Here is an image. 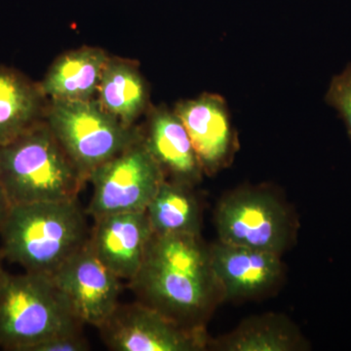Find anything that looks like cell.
Listing matches in <instances>:
<instances>
[{"instance_id": "obj_3", "label": "cell", "mask_w": 351, "mask_h": 351, "mask_svg": "<svg viewBox=\"0 0 351 351\" xmlns=\"http://www.w3.org/2000/svg\"><path fill=\"white\" fill-rule=\"evenodd\" d=\"M0 182L14 206L77 199L87 180L43 119L0 145Z\"/></svg>"}, {"instance_id": "obj_14", "label": "cell", "mask_w": 351, "mask_h": 351, "mask_svg": "<svg viewBox=\"0 0 351 351\" xmlns=\"http://www.w3.org/2000/svg\"><path fill=\"white\" fill-rule=\"evenodd\" d=\"M108 55L101 48L83 46L68 51L51 64L41 92L49 101H89L98 94Z\"/></svg>"}, {"instance_id": "obj_8", "label": "cell", "mask_w": 351, "mask_h": 351, "mask_svg": "<svg viewBox=\"0 0 351 351\" xmlns=\"http://www.w3.org/2000/svg\"><path fill=\"white\" fill-rule=\"evenodd\" d=\"M98 330L113 351H198L209 343L204 327L184 326L137 301L119 304Z\"/></svg>"}, {"instance_id": "obj_13", "label": "cell", "mask_w": 351, "mask_h": 351, "mask_svg": "<svg viewBox=\"0 0 351 351\" xmlns=\"http://www.w3.org/2000/svg\"><path fill=\"white\" fill-rule=\"evenodd\" d=\"M143 140L166 179L193 186L203 169L188 131L175 112L160 108L152 110ZM168 180V179H167Z\"/></svg>"}, {"instance_id": "obj_18", "label": "cell", "mask_w": 351, "mask_h": 351, "mask_svg": "<svg viewBox=\"0 0 351 351\" xmlns=\"http://www.w3.org/2000/svg\"><path fill=\"white\" fill-rule=\"evenodd\" d=\"M301 339L288 321L277 316L249 320L221 341V348L232 351L297 350Z\"/></svg>"}, {"instance_id": "obj_5", "label": "cell", "mask_w": 351, "mask_h": 351, "mask_svg": "<svg viewBox=\"0 0 351 351\" xmlns=\"http://www.w3.org/2000/svg\"><path fill=\"white\" fill-rule=\"evenodd\" d=\"M44 121L87 182L97 168L143 138L135 126L122 123L89 101H49Z\"/></svg>"}, {"instance_id": "obj_20", "label": "cell", "mask_w": 351, "mask_h": 351, "mask_svg": "<svg viewBox=\"0 0 351 351\" xmlns=\"http://www.w3.org/2000/svg\"><path fill=\"white\" fill-rule=\"evenodd\" d=\"M90 345L83 335L82 329L62 332L41 341L29 351H87Z\"/></svg>"}, {"instance_id": "obj_12", "label": "cell", "mask_w": 351, "mask_h": 351, "mask_svg": "<svg viewBox=\"0 0 351 351\" xmlns=\"http://www.w3.org/2000/svg\"><path fill=\"white\" fill-rule=\"evenodd\" d=\"M174 112L188 131L203 172L213 174L226 166L234 151V133L225 100L203 94L178 104Z\"/></svg>"}, {"instance_id": "obj_10", "label": "cell", "mask_w": 351, "mask_h": 351, "mask_svg": "<svg viewBox=\"0 0 351 351\" xmlns=\"http://www.w3.org/2000/svg\"><path fill=\"white\" fill-rule=\"evenodd\" d=\"M210 261L223 300L257 297L280 279V255L217 242L209 247Z\"/></svg>"}, {"instance_id": "obj_1", "label": "cell", "mask_w": 351, "mask_h": 351, "mask_svg": "<svg viewBox=\"0 0 351 351\" xmlns=\"http://www.w3.org/2000/svg\"><path fill=\"white\" fill-rule=\"evenodd\" d=\"M137 302L189 327L223 301L200 235H152L144 262L128 282Z\"/></svg>"}, {"instance_id": "obj_19", "label": "cell", "mask_w": 351, "mask_h": 351, "mask_svg": "<svg viewBox=\"0 0 351 351\" xmlns=\"http://www.w3.org/2000/svg\"><path fill=\"white\" fill-rule=\"evenodd\" d=\"M326 101L338 112L351 138V64L343 73L332 77L326 94Z\"/></svg>"}, {"instance_id": "obj_11", "label": "cell", "mask_w": 351, "mask_h": 351, "mask_svg": "<svg viewBox=\"0 0 351 351\" xmlns=\"http://www.w3.org/2000/svg\"><path fill=\"white\" fill-rule=\"evenodd\" d=\"M152 235L145 211L112 214L95 219L89 245L110 271L129 282L142 267Z\"/></svg>"}, {"instance_id": "obj_2", "label": "cell", "mask_w": 351, "mask_h": 351, "mask_svg": "<svg viewBox=\"0 0 351 351\" xmlns=\"http://www.w3.org/2000/svg\"><path fill=\"white\" fill-rule=\"evenodd\" d=\"M86 216L77 199L14 205L0 230V255L52 276L89 241Z\"/></svg>"}, {"instance_id": "obj_15", "label": "cell", "mask_w": 351, "mask_h": 351, "mask_svg": "<svg viewBox=\"0 0 351 351\" xmlns=\"http://www.w3.org/2000/svg\"><path fill=\"white\" fill-rule=\"evenodd\" d=\"M47 101L38 83L17 69L0 66V145L43 121Z\"/></svg>"}, {"instance_id": "obj_16", "label": "cell", "mask_w": 351, "mask_h": 351, "mask_svg": "<svg viewBox=\"0 0 351 351\" xmlns=\"http://www.w3.org/2000/svg\"><path fill=\"white\" fill-rule=\"evenodd\" d=\"M97 95L101 107L128 126L149 104V89L137 64L121 58L108 57Z\"/></svg>"}, {"instance_id": "obj_6", "label": "cell", "mask_w": 351, "mask_h": 351, "mask_svg": "<svg viewBox=\"0 0 351 351\" xmlns=\"http://www.w3.org/2000/svg\"><path fill=\"white\" fill-rule=\"evenodd\" d=\"M143 138L90 176L93 186L85 210L95 219L108 215L145 211L165 180Z\"/></svg>"}, {"instance_id": "obj_22", "label": "cell", "mask_w": 351, "mask_h": 351, "mask_svg": "<svg viewBox=\"0 0 351 351\" xmlns=\"http://www.w3.org/2000/svg\"><path fill=\"white\" fill-rule=\"evenodd\" d=\"M2 261H3V258H2L1 255H0V284H1L2 280H3L7 274L3 267H2Z\"/></svg>"}, {"instance_id": "obj_17", "label": "cell", "mask_w": 351, "mask_h": 351, "mask_svg": "<svg viewBox=\"0 0 351 351\" xmlns=\"http://www.w3.org/2000/svg\"><path fill=\"white\" fill-rule=\"evenodd\" d=\"M145 214L154 234L200 235V206L193 186L164 180Z\"/></svg>"}, {"instance_id": "obj_21", "label": "cell", "mask_w": 351, "mask_h": 351, "mask_svg": "<svg viewBox=\"0 0 351 351\" xmlns=\"http://www.w3.org/2000/svg\"><path fill=\"white\" fill-rule=\"evenodd\" d=\"M11 204L9 202L8 198L5 195L3 186L0 182V230L3 226L4 221L8 216L9 211H10Z\"/></svg>"}, {"instance_id": "obj_4", "label": "cell", "mask_w": 351, "mask_h": 351, "mask_svg": "<svg viewBox=\"0 0 351 351\" xmlns=\"http://www.w3.org/2000/svg\"><path fill=\"white\" fill-rule=\"evenodd\" d=\"M52 276L6 274L0 284V348L29 351L62 332L82 329Z\"/></svg>"}, {"instance_id": "obj_9", "label": "cell", "mask_w": 351, "mask_h": 351, "mask_svg": "<svg viewBox=\"0 0 351 351\" xmlns=\"http://www.w3.org/2000/svg\"><path fill=\"white\" fill-rule=\"evenodd\" d=\"M52 278L83 325L99 329L119 306L120 279L97 258L89 241Z\"/></svg>"}, {"instance_id": "obj_7", "label": "cell", "mask_w": 351, "mask_h": 351, "mask_svg": "<svg viewBox=\"0 0 351 351\" xmlns=\"http://www.w3.org/2000/svg\"><path fill=\"white\" fill-rule=\"evenodd\" d=\"M219 241L281 253L292 237V223L285 206L267 191L241 189L221 200L216 213Z\"/></svg>"}]
</instances>
